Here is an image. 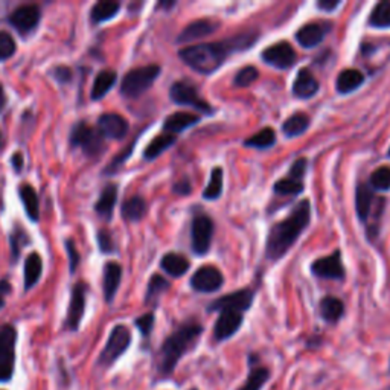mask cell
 Listing matches in <instances>:
<instances>
[{
	"mask_svg": "<svg viewBox=\"0 0 390 390\" xmlns=\"http://www.w3.org/2000/svg\"><path fill=\"white\" fill-rule=\"evenodd\" d=\"M256 34L246 33L229 38L220 43H201L194 44L180 51V58L191 69L200 74L209 75L223 65V61L232 53L244 51L256 42Z\"/></svg>",
	"mask_w": 390,
	"mask_h": 390,
	"instance_id": "6da1fadb",
	"label": "cell"
},
{
	"mask_svg": "<svg viewBox=\"0 0 390 390\" xmlns=\"http://www.w3.org/2000/svg\"><path fill=\"white\" fill-rule=\"evenodd\" d=\"M311 218V206L308 200H302L299 205H296L285 220L276 223L270 229L267 238V258L271 261L280 260L290 251L293 244L302 235V232L307 229Z\"/></svg>",
	"mask_w": 390,
	"mask_h": 390,
	"instance_id": "7a4b0ae2",
	"label": "cell"
},
{
	"mask_svg": "<svg viewBox=\"0 0 390 390\" xmlns=\"http://www.w3.org/2000/svg\"><path fill=\"white\" fill-rule=\"evenodd\" d=\"M203 328L197 323H186L178 328L162 345L159 354V372L160 375L168 377L174 372L178 360L188 353L197 341Z\"/></svg>",
	"mask_w": 390,
	"mask_h": 390,
	"instance_id": "3957f363",
	"label": "cell"
},
{
	"mask_svg": "<svg viewBox=\"0 0 390 390\" xmlns=\"http://www.w3.org/2000/svg\"><path fill=\"white\" fill-rule=\"evenodd\" d=\"M159 75H160V66L158 65L133 69L126 76H124L121 84V93L126 98H131V99L139 98L151 87L153 83L158 80Z\"/></svg>",
	"mask_w": 390,
	"mask_h": 390,
	"instance_id": "277c9868",
	"label": "cell"
},
{
	"mask_svg": "<svg viewBox=\"0 0 390 390\" xmlns=\"http://www.w3.org/2000/svg\"><path fill=\"white\" fill-rule=\"evenodd\" d=\"M17 330L12 325L0 326V383H8L15 371Z\"/></svg>",
	"mask_w": 390,
	"mask_h": 390,
	"instance_id": "5b68a950",
	"label": "cell"
},
{
	"mask_svg": "<svg viewBox=\"0 0 390 390\" xmlns=\"http://www.w3.org/2000/svg\"><path fill=\"white\" fill-rule=\"evenodd\" d=\"M130 343H131V332L128 328L124 325H116L112 330L110 335H108V340L105 343L104 349L101 350V354L98 357V364L101 368H108V366H112L122 354H126Z\"/></svg>",
	"mask_w": 390,
	"mask_h": 390,
	"instance_id": "8992f818",
	"label": "cell"
},
{
	"mask_svg": "<svg viewBox=\"0 0 390 390\" xmlns=\"http://www.w3.org/2000/svg\"><path fill=\"white\" fill-rule=\"evenodd\" d=\"M70 145L83 148L87 155H98L104 151V136L99 130L90 127L87 122H78L70 133Z\"/></svg>",
	"mask_w": 390,
	"mask_h": 390,
	"instance_id": "52a82bcc",
	"label": "cell"
},
{
	"mask_svg": "<svg viewBox=\"0 0 390 390\" xmlns=\"http://www.w3.org/2000/svg\"><path fill=\"white\" fill-rule=\"evenodd\" d=\"M169 96L173 99V103L178 105H188L197 108V110L203 113H212V108H210L206 101L198 95L197 89L189 83H185V81L174 83L171 85Z\"/></svg>",
	"mask_w": 390,
	"mask_h": 390,
	"instance_id": "ba28073f",
	"label": "cell"
},
{
	"mask_svg": "<svg viewBox=\"0 0 390 390\" xmlns=\"http://www.w3.org/2000/svg\"><path fill=\"white\" fill-rule=\"evenodd\" d=\"M42 19L40 8L37 5H22L15 8L12 14L10 15V23L11 26L17 31L19 34L26 35L38 26Z\"/></svg>",
	"mask_w": 390,
	"mask_h": 390,
	"instance_id": "9c48e42d",
	"label": "cell"
},
{
	"mask_svg": "<svg viewBox=\"0 0 390 390\" xmlns=\"http://www.w3.org/2000/svg\"><path fill=\"white\" fill-rule=\"evenodd\" d=\"M224 278L223 273L212 265H205V267H200L197 271L194 273V276L191 279V285L195 291L200 293H214L217 290H220L223 287Z\"/></svg>",
	"mask_w": 390,
	"mask_h": 390,
	"instance_id": "30bf717a",
	"label": "cell"
},
{
	"mask_svg": "<svg viewBox=\"0 0 390 390\" xmlns=\"http://www.w3.org/2000/svg\"><path fill=\"white\" fill-rule=\"evenodd\" d=\"M214 235V224L206 215L195 217L192 221V248L197 255H205Z\"/></svg>",
	"mask_w": 390,
	"mask_h": 390,
	"instance_id": "8fae6325",
	"label": "cell"
},
{
	"mask_svg": "<svg viewBox=\"0 0 390 390\" xmlns=\"http://www.w3.org/2000/svg\"><path fill=\"white\" fill-rule=\"evenodd\" d=\"M85 290H87V287H85V284L83 282H78L72 288V294H70V302L67 308V317L65 323L69 331H76L78 328H80L85 310Z\"/></svg>",
	"mask_w": 390,
	"mask_h": 390,
	"instance_id": "7c38bea8",
	"label": "cell"
},
{
	"mask_svg": "<svg viewBox=\"0 0 390 390\" xmlns=\"http://www.w3.org/2000/svg\"><path fill=\"white\" fill-rule=\"evenodd\" d=\"M253 291L252 290H239L233 291L228 296H223V298L214 300L209 305V311H238V313H244L248 308L252 307L253 303Z\"/></svg>",
	"mask_w": 390,
	"mask_h": 390,
	"instance_id": "4fadbf2b",
	"label": "cell"
},
{
	"mask_svg": "<svg viewBox=\"0 0 390 390\" xmlns=\"http://www.w3.org/2000/svg\"><path fill=\"white\" fill-rule=\"evenodd\" d=\"M262 60L276 69H290L296 63V52L291 44L280 42L269 46L262 52Z\"/></svg>",
	"mask_w": 390,
	"mask_h": 390,
	"instance_id": "5bb4252c",
	"label": "cell"
},
{
	"mask_svg": "<svg viewBox=\"0 0 390 390\" xmlns=\"http://www.w3.org/2000/svg\"><path fill=\"white\" fill-rule=\"evenodd\" d=\"M311 271H313L316 276L323 279H343L345 278V269H343L340 252L335 251L331 256H328V258H321L314 261L313 265H311Z\"/></svg>",
	"mask_w": 390,
	"mask_h": 390,
	"instance_id": "9a60e30c",
	"label": "cell"
},
{
	"mask_svg": "<svg viewBox=\"0 0 390 390\" xmlns=\"http://www.w3.org/2000/svg\"><path fill=\"white\" fill-rule=\"evenodd\" d=\"M241 325H243V313H238V311L232 310L221 311V314L218 317L214 328L215 340L221 341L226 339H230L232 335L239 330Z\"/></svg>",
	"mask_w": 390,
	"mask_h": 390,
	"instance_id": "2e32d148",
	"label": "cell"
},
{
	"mask_svg": "<svg viewBox=\"0 0 390 390\" xmlns=\"http://www.w3.org/2000/svg\"><path fill=\"white\" fill-rule=\"evenodd\" d=\"M98 128L104 137L122 139L128 133V122L118 113H104L98 119Z\"/></svg>",
	"mask_w": 390,
	"mask_h": 390,
	"instance_id": "e0dca14e",
	"label": "cell"
},
{
	"mask_svg": "<svg viewBox=\"0 0 390 390\" xmlns=\"http://www.w3.org/2000/svg\"><path fill=\"white\" fill-rule=\"evenodd\" d=\"M319 92V83L316 76L308 69H300L293 83V95L299 99L313 98Z\"/></svg>",
	"mask_w": 390,
	"mask_h": 390,
	"instance_id": "ac0fdd59",
	"label": "cell"
},
{
	"mask_svg": "<svg viewBox=\"0 0 390 390\" xmlns=\"http://www.w3.org/2000/svg\"><path fill=\"white\" fill-rule=\"evenodd\" d=\"M116 201H118V186H116L115 183H108L105 188L101 191L99 200L95 205L96 214L103 218V220L110 221L113 217Z\"/></svg>",
	"mask_w": 390,
	"mask_h": 390,
	"instance_id": "d6986e66",
	"label": "cell"
},
{
	"mask_svg": "<svg viewBox=\"0 0 390 390\" xmlns=\"http://www.w3.org/2000/svg\"><path fill=\"white\" fill-rule=\"evenodd\" d=\"M122 278V269L118 262H107L104 265V298L107 303H112L118 291Z\"/></svg>",
	"mask_w": 390,
	"mask_h": 390,
	"instance_id": "ffe728a7",
	"label": "cell"
},
{
	"mask_svg": "<svg viewBox=\"0 0 390 390\" xmlns=\"http://www.w3.org/2000/svg\"><path fill=\"white\" fill-rule=\"evenodd\" d=\"M215 29H217V25H214V23L210 20L192 22L182 31L180 35H178V38H177V42L178 43L195 42V40H198V38H203V37H206L209 34H212Z\"/></svg>",
	"mask_w": 390,
	"mask_h": 390,
	"instance_id": "44dd1931",
	"label": "cell"
},
{
	"mask_svg": "<svg viewBox=\"0 0 390 390\" xmlns=\"http://www.w3.org/2000/svg\"><path fill=\"white\" fill-rule=\"evenodd\" d=\"M325 34V26L319 25V23H308V25L302 26L298 33H296V40H298L303 48H314V46L322 43Z\"/></svg>",
	"mask_w": 390,
	"mask_h": 390,
	"instance_id": "7402d4cb",
	"label": "cell"
},
{
	"mask_svg": "<svg viewBox=\"0 0 390 390\" xmlns=\"http://www.w3.org/2000/svg\"><path fill=\"white\" fill-rule=\"evenodd\" d=\"M200 121V118L197 115H192L188 112H178L168 116L165 119V124H163V128L168 133V135H174L176 133H180L186 128H189L192 126H195Z\"/></svg>",
	"mask_w": 390,
	"mask_h": 390,
	"instance_id": "603a6c76",
	"label": "cell"
},
{
	"mask_svg": "<svg viewBox=\"0 0 390 390\" xmlns=\"http://www.w3.org/2000/svg\"><path fill=\"white\" fill-rule=\"evenodd\" d=\"M19 195L29 220L34 223L38 221V218H40V203H38V195L35 189L31 185H22L19 188Z\"/></svg>",
	"mask_w": 390,
	"mask_h": 390,
	"instance_id": "cb8c5ba5",
	"label": "cell"
},
{
	"mask_svg": "<svg viewBox=\"0 0 390 390\" xmlns=\"http://www.w3.org/2000/svg\"><path fill=\"white\" fill-rule=\"evenodd\" d=\"M43 273V260L38 253H31L25 261V291H29L38 280Z\"/></svg>",
	"mask_w": 390,
	"mask_h": 390,
	"instance_id": "d4e9b609",
	"label": "cell"
},
{
	"mask_svg": "<svg viewBox=\"0 0 390 390\" xmlns=\"http://www.w3.org/2000/svg\"><path fill=\"white\" fill-rule=\"evenodd\" d=\"M116 80H118V75H116L115 70H101L96 75L95 81H93L92 99H103L110 92Z\"/></svg>",
	"mask_w": 390,
	"mask_h": 390,
	"instance_id": "484cf974",
	"label": "cell"
},
{
	"mask_svg": "<svg viewBox=\"0 0 390 390\" xmlns=\"http://www.w3.org/2000/svg\"><path fill=\"white\" fill-rule=\"evenodd\" d=\"M160 267L173 278H180L189 270V261L178 253H168L162 258Z\"/></svg>",
	"mask_w": 390,
	"mask_h": 390,
	"instance_id": "4316f807",
	"label": "cell"
},
{
	"mask_svg": "<svg viewBox=\"0 0 390 390\" xmlns=\"http://www.w3.org/2000/svg\"><path fill=\"white\" fill-rule=\"evenodd\" d=\"M372 200H373V194L371 186L366 183L358 185L355 192V207H357L358 218H360L362 221L368 220L372 207Z\"/></svg>",
	"mask_w": 390,
	"mask_h": 390,
	"instance_id": "83f0119b",
	"label": "cell"
},
{
	"mask_svg": "<svg viewBox=\"0 0 390 390\" xmlns=\"http://www.w3.org/2000/svg\"><path fill=\"white\" fill-rule=\"evenodd\" d=\"M121 5L118 2H112V0H103V2H98L93 5L92 11H90V20L93 23H99L107 22L113 19L116 14H118Z\"/></svg>",
	"mask_w": 390,
	"mask_h": 390,
	"instance_id": "f1b7e54d",
	"label": "cell"
},
{
	"mask_svg": "<svg viewBox=\"0 0 390 390\" xmlns=\"http://www.w3.org/2000/svg\"><path fill=\"white\" fill-rule=\"evenodd\" d=\"M146 212V203L142 197L135 195L128 200L124 201L121 214L127 221H140Z\"/></svg>",
	"mask_w": 390,
	"mask_h": 390,
	"instance_id": "f546056e",
	"label": "cell"
},
{
	"mask_svg": "<svg viewBox=\"0 0 390 390\" xmlns=\"http://www.w3.org/2000/svg\"><path fill=\"white\" fill-rule=\"evenodd\" d=\"M364 81V76L357 69H348L343 70V72L337 78V90L340 93H349L357 90Z\"/></svg>",
	"mask_w": 390,
	"mask_h": 390,
	"instance_id": "4dcf8cb0",
	"label": "cell"
},
{
	"mask_svg": "<svg viewBox=\"0 0 390 390\" xmlns=\"http://www.w3.org/2000/svg\"><path fill=\"white\" fill-rule=\"evenodd\" d=\"M176 140L177 137L174 135H168V133L154 137L144 151L145 160H154L155 158H159L163 151H167L171 145H174Z\"/></svg>",
	"mask_w": 390,
	"mask_h": 390,
	"instance_id": "1f68e13d",
	"label": "cell"
},
{
	"mask_svg": "<svg viewBox=\"0 0 390 390\" xmlns=\"http://www.w3.org/2000/svg\"><path fill=\"white\" fill-rule=\"evenodd\" d=\"M308 127H310L308 116L305 113H296L282 124V131L288 137H296L303 135V133L308 130Z\"/></svg>",
	"mask_w": 390,
	"mask_h": 390,
	"instance_id": "d6a6232c",
	"label": "cell"
},
{
	"mask_svg": "<svg viewBox=\"0 0 390 390\" xmlns=\"http://www.w3.org/2000/svg\"><path fill=\"white\" fill-rule=\"evenodd\" d=\"M321 313L326 322L335 323L340 321V317L345 313V307H343V302L340 299L328 296L321 302Z\"/></svg>",
	"mask_w": 390,
	"mask_h": 390,
	"instance_id": "836d02e7",
	"label": "cell"
},
{
	"mask_svg": "<svg viewBox=\"0 0 390 390\" xmlns=\"http://www.w3.org/2000/svg\"><path fill=\"white\" fill-rule=\"evenodd\" d=\"M369 25L373 28H390V2L383 0L373 8L369 17Z\"/></svg>",
	"mask_w": 390,
	"mask_h": 390,
	"instance_id": "e575fe53",
	"label": "cell"
},
{
	"mask_svg": "<svg viewBox=\"0 0 390 390\" xmlns=\"http://www.w3.org/2000/svg\"><path fill=\"white\" fill-rule=\"evenodd\" d=\"M169 288V282L165 279L162 278L160 275H154L150 279V284H148L146 288V296H145V302L146 303H154L158 302V299L160 296L165 293Z\"/></svg>",
	"mask_w": 390,
	"mask_h": 390,
	"instance_id": "d590c367",
	"label": "cell"
},
{
	"mask_svg": "<svg viewBox=\"0 0 390 390\" xmlns=\"http://www.w3.org/2000/svg\"><path fill=\"white\" fill-rule=\"evenodd\" d=\"M269 377H270V372L267 368H262V366H260V368H253L251 373H248L244 386L239 390H261L262 386L267 383Z\"/></svg>",
	"mask_w": 390,
	"mask_h": 390,
	"instance_id": "8d00e7d4",
	"label": "cell"
},
{
	"mask_svg": "<svg viewBox=\"0 0 390 390\" xmlns=\"http://www.w3.org/2000/svg\"><path fill=\"white\" fill-rule=\"evenodd\" d=\"M223 192V171L221 168H215L210 174L209 183L206 186L205 192H203V197L206 200H217L220 197Z\"/></svg>",
	"mask_w": 390,
	"mask_h": 390,
	"instance_id": "74e56055",
	"label": "cell"
},
{
	"mask_svg": "<svg viewBox=\"0 0 390 390\" xmlns=\"http://www.w3.org/2000/svg\"><path fill=\"white\" fill-rule=\"evenodd\" d=\"M276 142V133L271 128H264L256 133L255 136L246 139L244 145L252 148H269Z\"/></svg>",
	"mask_w": 390,
	"mask_h": 390,
	"instance_id": "f35d334b",
	"label": "cell"
},
{
	"mask_svg": "<svg viewBox=\"0 0 390 390\" xmlns=\"http://www.w3.org/2000/svg\"><path fill=\"white\" fill-rule=\"evenodd\" d=\"M371 188L377 191L390 189V167H381L371 176Z\"/></svg>",
	"mask_w": 390,
	"mask_h": 390,
	"instance_id": "ab89813d",
	"label": "cell"
},
{
	"mask_svg": "<svg viewBox=\"0 0 390 390\" xmlns=\"http://www.w3.org/2000/svg\"><path fill=\"white\" fill-rule=\"evenodd\" d=\"M273 189L280 195H299L303 191V183L300 180H294V178H282Z\"/></svg>",
	"mask_w": 390,
	"mask_h": 390,
	"instance_id": "60d3db41",
	"label": "cell"
},
{
	"mask_svg": "<svg viewBox=\"0 0 390 390\" xmlns=\"http://www.w3.org/2000/svg\"><path fill=\"white\" fill-rule=\"evenodd\" d=\"M258 76H260L258 69L253 67V66H247L244 69H241L239 72L235 75L233 84H235L237 87H247V85H251L256 80H258Z\"/></svg>",
	"mask_w": 390,
	"mask_h": 390,
	"instance_id": "b9f144b4",
	"label": "cell"
},
{
	"mask_svg": "<svg viewBox=\"0 0 390 390\" xmlns=\"http://www.w3.org/2000/svg\"><path fill=\"white\" fill-rule=\"evenodd\" d=\"M29 238L26 235V232L25 230H22L19 226H15V229L14 232L11 233V252H12V260L14 262L19 260V256H20V251H22V247L25 243H28ZM26 246V244H25Z\"/></svg>",
	"mask_w": 390,
	"mask_h": 390,
	"instance_id": "7bdbcfd3",
	"label": "cell"
},
{
	"mask_svg": "<svg viewBox=\"0 0 390 390\" xmlns=\"http://www.w3.org/2000/svg\"><path fill=\"white\" fill-rule=\"evenodd\" d=\"M15 53V42L11 34L0 31V61L11 58Z\"/></svg>",
	"mask_w": 390,
	"mask_h": 390,
	"instance_id": "ee69618b",
	"label": "cell"
},
{
	"mask_svg": "<svg viewBox=\"0 0 390 390\" xmlns=\"http://www.w3.org/2000/svg\"><path fill=\"white\" fill-rule=\"evenodd\" d=\"M135 323L137 326V330L140 331V334H142L144 337H148V335L151 334L153 326H154V314L148 313V314L140 316L139 319H136Z\"/></svg>",
	"mask_w": 390,
	"mask_h": 390,
	"instance_id": "f6af8a7d",
	"label": "cell"
},
{
	"mask_svg": "<svg viewBox=\"0 0 390 390\" xmlns=\"http://www.w3.org/2000/svg\"><path fill=\"white\" fill-rule=\"evenodd\" d=\"M98 246H99V251L103 253H113L116 248H115V243H113V238L110 233L107 230H101L98 233Z\"/></svg>",
	"mask_w": 390,
	"mask_h": 390,
	"instance_id": "bcb514c9",
	"label": "cell"
},
{
	"mask_svg": "<svg viewBox=\"0 0 390 390\" xmlns=\"http://www.w3.org/2000/svg\"><path fill=\"white\" fill-rule=\"evenodd\" d=\"M66 251L69 255V267L70 273H74L80 264V253L76 251V246L72 239H66Z\"/></svg>",
	"mask_w": 390,
	"mask_h": 390,
	"instance_id": "7dc6e473",
	"label": "cell"
},
{
	"mask_svg": "<svg viewBox=\"0 0 390 390\" xmlns=\"http://www.w3.org/2000/svg\"><path fill=\"white\" fill-rule=\"evenodd\" d=\"M52 76L56 78V80L60 83V84H67L72 81V70H70L69 67L66 66H58L52 70Z\"/></svg>",
	"mask_w": 390,
	"mask_h": 390,
	"instance_id": "c3c4849f",
	"label": "cell"
},
{
	"mask_svg": "<svg viewBox=\"0 0 390 390\" xmlns=\"http://www.w3.org/2000/svg\"><path fill=\"white\" fill-rule=\"evenodd\" d=\"M305 171H307V160L305 159H298L290 168V178H294V180H300V178L305 176Z\"/></svg>",
	"mask_w": 390,
	"mask_h": 390,
	"instance_id": "681fc988",
	"label": "cell"
},
{
	"mask_svg": "<svg viewBox=\"0 0 390 390\" xmlns=\"http://www.w3.org/2000/svg\"><path fill=\"white\" fill-rule=\"evenodd\" d=\"M11 293V285L8 280H0V310L5 307L6 296Z\"/></svg>",
	"mask_w": 390,
	"mask_h": 390,
	"instance_id": "f907efd6",
	"label": "cell"
},
{
	"mask_svg": "<svg viewBox=\"0 0 390 390\" xmlns=\"http://www.w3.org/2000/svg\"><path fill=\"white\" fill-rule=\"evenodd\" d=\"M174 192L178 194V195H188V194L191 192V185H189V182H188V180H185V182L176 183Z\"/></svg>",
	"mask_w": 390,
	"mask_h": 390,
	"instance_id": "816d5d0a",
	"label": "cell"
},
{
	"mask_svg": "<svg viewBox=\"0 0 390 390\" xmlns=\"http://www.w3.org/2000/svg\"><path fill=\"white\" fill-rule=\"evenodd\" d=\"M339 5L340 3L335 2V0H321V2H317V6L321 8V10H325V11H332Z\"/></svg>",
	"mask_w": 390,
	"mask_h": 390,
	"instance_id": "f5cc1de1",
	"label": "cell"
},
{
	"mask_svg": "<svg viewBox=\"0 0 390 390\" xmlns=\"http://www.w3.org/2000/svg\"><path fill=\"white\" fill-rule=\"evenodd\" d=\"M11 163H12L14 169L17 171V173H20L22 168H23V158H22V154H20V153H15V154H12Z\"/></svg>",
	"mask_w": 390,
	"mask_h": 390,
	"instance_id": "db71d44e",
	"label": "cell"
},
{
	"mask_svg": "<svg viewBox=\"0 0 390 390\" xmlns=\"http://www.w3.org/2000/svg\"><path fill=\"white\" fill-rule=\"evenodd\" d=\"M6 103H8L6 93H5L3 85H2V84H0V113H2V112H3V108L6 107Z\"/></svg>",
	"mask_w": 390,
	"mask_h": 390,
	"instance_id": "11a10c76",
	"label": "cell"
},
{
	"mask_svg": "<svg viewBox=\"0 0 390 390\" xmlns=\"http://www.w3.org/2000/svg\"><path fill=\"white\" fill-rule=\"evenodd\" d=\"M3 145V135H2V131H0V148H2Z\"/></svg>",
	"mask_w": 390,
	"mask_h": 390,
	"instance_id": "9f6ffc18",
	"label": "cell"
},
{
	"mask_svg": "<svg viewBox=\"0 0 390 390\" xmlns=\"http://www.w3.org/2000/svg\"><path fill=\"white\" fill-rule=\"evenodd\" d=\"M389 155H390V150H389Z\"/></svg>",
	"mask_w": 390,
	"mask_h": 390,
	"instance_id": "6f0895ef",
	"label": "cell"
},
{
	"mask_svg": "<svg viewBox=\"0 0 390 390\" xmlns=\"http://www.w3.org/2000/svg\"><path fill=\"white\" fill-rule=\"evenodd\" d=\"M194 390H195V389H194Z\"/></svg>",
	"mask_w": 390,
	"mask_h": 390,
	"instance_id": "680465c9",
	"label": "cell"
}]
</instances>
